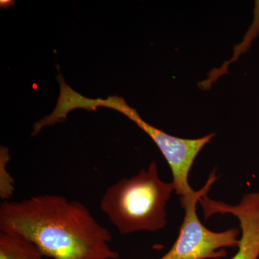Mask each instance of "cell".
Listing matches in <instances>:
<instances>
[{
    "mask_svg": "<svg viewBox=\"0 0 259 259\" xmlns=\"http://www.w3.org/2000/svg\"><path fill=\"white\" fill-rule=\"evenodd\" d=\"M83 107L90 110H95L100 107L113 109L134 121L151 137L164 156L173 175L172 182L175 185V192L180 196V199L187 198L196 192L189 183L191 168L197 155L212 141L215 134H209L195 139H181L171 136L143 120L136 110L130 107L125 100L120 97L111 96L95 100L86 97Z\"/></svg>",
    "mask_w": 259,
    "mask_h": 259,
    "instance_id": "obj_3",
    "label": "cell"
},
{
    "mask_svg": "<svg viewBox=\"0 0 259 259\" xmlns=\"http://www.w3.org/2000/svg\"><path fill=\"white\" fill-rule=\"evenodd\" d=\"M10 161L9 150L0 148V199L3 202L10 201L15 190V180L7 168Z\"/></svg>",
    "mask_w": 259,
    "mask_h": 259,
    "instance_id": "obj_7",
    "label": "cell"
},
{
    "mask_svg": "<svg viewBox=\"0 0 259 259\" xmlns=\"http://www.w3.org/2000/svg\"><path fill=\"white\" fill-rule=\"evenodd\" d=\"M215 171L209 175L205 185L192 195L181 199L185 215L180 234L171 249L159 259H219L227 255L224 248H238L240 231L231 228L223 232L209 231L199 221L197 203L218 180Z\"/></svg>",
    "mask_w": 259,
    "mask_h": 259,
    "instance_id": "obj_4",
    "label": "cell"
},
{
    "mask_svg": "<svg viewBox=\"0 0 259 259\" xmlns=\"http://www.w3.org/2000/svg\"><path fill=\"white\" fill-rule=\"evenodd\" d=\"M0 231L32 243L51 259H117L110 232L81 202L42 194L0 205Z\"/></svg>",
    "mask_w": 259,
    "mask_h": 259,
    "instance_id": "obj_1",
    "label": "cell"
},
{
    "mask_svg": "<svg viewBox=\"0 0 259 259\" xmlns=\"http://www.w3.org/2000/svg\"><path fill=\"white\" fill-rule=\"evenodd\" d=\"M174 191L173 182L161 180L152 161L138 175L110 185L100 207L120 234L156 232L166 226V207Z\"/></svg>",
    "mask_w": 259,
    "mask_h": 259,
    "instance_id": "obj_2",
    "label": "cell"
},
{
    "mask_svg": "<svg viewBox=\"0 0 259 259\" xmlns=\"http://www.w3.org/2000/svg\"><path fill=\"white\" fill-rule=\"evenodd\" d=\"M199 202L205 220L216 214H231L239 221L241 237L238 251L231 259L258 258L259 192L245 194L236 205L213 200L207 194L201 197Z\"/></svg>",
    "mask_w": 259,
    "mask_h": 259,
    "instance_id": "obj_5",
    "label": "cell"
},
{
    "mask_svg": "<svg viewBox=\"0 0 259 259\" xmlns=\"http://www.w3.org/2000/svg\"><path fill=\"white\" fill-rule=\"evenodd\" d=\"M0 259H46L37 247L22 237L0 231Z\"/></svg>",
    "mask_w": 259,
    "mask_h": 259,
    "instance_id": "obj_6",
    "label": "cell"
}]
</instances>
